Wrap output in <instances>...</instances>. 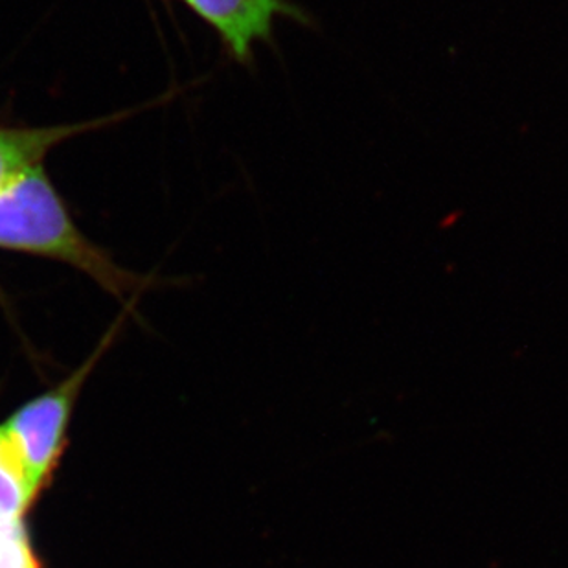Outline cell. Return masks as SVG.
<instances>
[{
	"label": "cell",
	"instance_id": "6da1fadb",
	"mask_svg": "<svg viewBox=\"0 0 568 568\" xmlns=\"http://www.w3.org/2000/svg\"><path fill=\"white\" fill-rule=\"evenodd\" d=\"M0 247L58 257L111 290L128 284V276L81 236L41 164L0 190Z\"/></svg>",
	"mask_w": 568,
	"mask_h": 568
},
{
	"label": "cell",
	"instance_id": "8992f818",
	"mask_svg": "<svg viewBox=\"0 0 568 568\" xmlns=\"http://www.w3.org/2000/svg\"><path fill=\"white\" fill-rule=\"evenodd\" d=\"M0 568H38L21 523L0 528Z\"/></svg>",
	"mask_w": 568,
	"mask_h": 568
},
{
	"label": "cell",
	"instance_id": "7a4b0ae2",
	"mask_svg": "<svg viewBox=\"0 0 568 568\" xmlns=\"http://www.w3.org/2000/svg\"><path fill=\"white\" fill-rule=\"evenodd\" d=\"M75 383L60 390L38 397L22 407L8 424L0 427L6 444L21 464L28 488L36 495L49 473L55 453L60 449L61 436L69 419L70 402Z\"/></svg>",
	"mask_w": 568,
	"mask_h": 568
},
{
	"label": "cell",
	"instance_id": "277c9868",
	"mask_svg": "<svg viewBox=\"0 0 568 568\" xmlns=\"http://www.w3.org/2000/svg\"><path fill=\"white\" fill-rule=\"evenodd\" d=\"M80 128L32 129L8 131L0 129V190L28 168L41 164L44 153L60 140Z\"/></svg>",
	"mask_w": 568,
	"mask_h": 568
},
{
	"label": "cell",
	"instance_id": "5b68a950",
	"mask_svg": "<svg viewBox=\"0 0 568 568\" xmlns=\"http://www.w3.org/2000/svg\"><path fill=\"white\" fill-rule=\"evenodd\" d=\"M32 499L21 464L0 433V528L19 525L22 511Z\"/></svg>",
	"mask_w": 568,
	"mask_h": 568
},
{
	"label": "cell",
	"instance_id": "3957f363",
	"mask_svg": "<svg viewBox=\"0 0 568 568\" xmlns=\"http://www.w3.org/2000/svg\"><path fill=\"white\" fill-rule=\"evenodd\" d=\"M221 33L237 61H247L256 41H267L278 17L306 22L304 11L287 0H184Z\"/></svg>",
	"mask_w": 568,
	"mask_h": 568
}]
</instances>
